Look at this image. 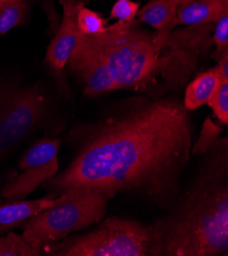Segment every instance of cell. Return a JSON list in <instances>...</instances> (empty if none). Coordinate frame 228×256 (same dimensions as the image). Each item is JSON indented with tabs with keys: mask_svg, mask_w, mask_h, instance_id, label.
I'll return each instance as SVG.
<instances>
[{
	"mask_svg": "<svg viewBox=\"0 0 228 256\" xmlns=\"http://www.w3.org/2000/svg\"><path fill=\"white\" fill-rule=\"evenodd\" d=\"M73 134L76 154L46 188L61 195L83 187L111 199L126 193L162 212L172 208L192 156L193 126L183 102L140 98Z\"/></svg>",
	"mask_w": 228,
	"mask_h": 256,
	"instance_id": "6da1fadb",
	"label": "cell"
},
{
	"mask_svg": "<svg viewBox=\"0 0 228 256\" xmlns=\"http://www.w3.org/2000/svg\"><path fill=\"white\" fill-rule=\"evenodd\" d=\"M193 180L153 224V256H218L228 253V141L205 152Z\"/></svg>",
	"mask_w": 228,
	"mask_h": 256,
	"instance_id": "7a4b0ae2",
	"label": "cell"
},
{
	"mask_svg": "<svg viewBox=\"0 0 228 256\" xmlns=\"http://www.w3.org/2000/svg\"><path fill=\"white\" fill-rule=\"evenodd\" d=\"M86 38L107 64L119 89L140 87L158 74L159 56L166 44L157 33L141 29L135 20H118L101 34Z\"/></svg>",
	"mask_w": 228,
	"mask_h": 256,
	"instance_id": "3957f363",
	"label": "cell"
},
{
	"mask_svg": "<svg viewBox=\"0 0 228 256\" xmlns=\"http://www.w3.org/2000/svg\"><path fill=\"white\" fill-rule=\"evenodd\" d=\"M110 200L88 188H71L58 196L52 206L24 222L22 236L43 252L50 245L98 224L107 214Z\"/></svg>",
	"mask_w": 228,
	"mask_h": 256,
	"instance_id": "277c9868",
	"label": "cell"
},
{
	"mask_svg": "<svg viewBox=\"0 0 228 256\" xmlns=\"http://www.w3.org/2000/svg\"><path fill=\"white\" fill-rule=\"evenodd\" d=\"M101 222V220H100ZM155 246L151 226L135 220L111 216L79 235L44 249L43 254L56 256H153Z\"/></svg>",
	"mask_w": 228,
	"mask_h": 256,
	"instance_id": "5b68a950",
	"label": "cell"
},
{
	"mask_svg": "<svg viewBox=\"0 0 228 256\" xmlns=\"http://www.w3.org/2000/svg\"><path fill=\"white\" fill-rule=\"evenodd\" d=\"M48 108L37 86L0 84V162L44 122Z\"/></svg>",
	"mask_w": 228,
	"mask_h": 256,
	"instance_id": "8992f818",
	"label": "cell"
},
{
	"mask_svg": "<svg viewBox=\"0 0 228 256\" xmlns=\"http://www.w3.org/2000/svg\"><path fill=\"white\" fill-rule=\"evenodd\" d=\"M59 138H43L24 153L19 160L22 172L10 180L0 191L3 197L26 199L41 184L59 172Z\"/></svg>",
	"mask_w": 228,
	"mask_h": 256,
	"instance_id": "52a82bcc",
	"label": "cell"
},
{
	"mask_svg": "<svg viewBox=\"0 0 228 256\" xmlns=\"http://www.w3.org/2000/svg\"><path fill=\"white\" fill-rule=\"evenodd\" d=\"M68 62L71 70L84 83L85 94L97 96L119 90L107 64L86 36L76 45Z\"/></svg>",
	"mask_w": 228,
	"mask_h": 256,
	"instance_id": "ba28073f",
	"label": "cell"
},
{
	"mask_svg": "<svg viewBox=\"0 0 228 256\" xmlns=\"http://www.w3.org/2000/svg\"><path fill=\"white\" fill-rule=\"evenodd\" d=\"M60 4L64 8L63 20L46 52V62L58 72L66 66L76 45L84 37L77 22L78 12L84 6V0H62Z\"/></svg>",
	"mask_w": 228,
	"mask_h": 256,
	"instance_id": "9c48e42d",
	"label": "cell"
},
{
	"mask_svg": "<svg viewBox=\"0 0 228 256\" xmlns=\"http://www.w3.org/2000/svg\"><path fill=\"white\" fill-rule=\"evenodd\" d=\"M57 201L54 197L40 199H11L0 203V235L8 233L24 222L52 206Z\"/></svg>",
	"mask_w": 228,
	"mask_h": 256,
	"instance_id": "30bf717a",
	"label": "cell"
},
{
	"mask_svg": "<svg viewBox=\"0 0 228 256\" xmlns=\"http://www.w3.org/2000/svg\"><path fill=\"white\" fill-rule=\"evenodd\" d=\"M181 0H151L138 12L139 20L157 30V35L166 44L177 24V6Z\"/></svg>",
	"mask_w": 228,
	"mask_h": 256,
	"instance_id": "8fae6325",
	"label": "cell"
},
{
	"mask_svg": "<svg viewBox=\"0 0 228 256\" xmlns=\"http://www.w3.org/2000/svg\"><path fill=\"white\" fill-rule=\"evenodd\" d=\"M228 4L222 0H181L177 6V24L204 26L216 22Z\"/></svg>",
	"mask_w": 228,
	"mask_h": 256,
	"instance_id": "7c38bea8",
	"label": "cell"
},
{
	"mask_svg": "<svg viewBox=\"0 0 228 256\" xmlns=\"http://www.w3.org/2000/svg\"><path fill=\"white\" fill-rule=\"evenodd\" d=\"M221 82L216 66L198 74L186 87L183 101L184 108L191 112L207 104Z\"/></svg>",
	"mask_w": 228,
	"mask_h": 256,
	"instance_id": "4fadbf2b",
	"label": "cell"
},
{
	"mask_svg": "<svg viewBox=\"0 0 228 256\" xmlns=\"http://www.w3.org/2000/svg\"><path fill=\"white\" fill-rule=\"evenodd\" d=\"M26 18L25 0H6L0 6V35H5Z\"/></svg>",
	"mask_w": 228,
	"mask_h": 256,
	"instance_id": "5bb4252c",
	"label": "cell"
},
{
	"mask_svg": "<svg viewBox=\"0 0 228 256\" xmlns=\"http://www.w3.org/2000/svg\"><path fill=\"white\" fill-rule=\"evenodd\" d=\"M43 252L33 247L22 235L12 231L0 237V256H39Z\"/></svg>",
	"mask_w": 228,
	"mask_h": 256,
	"instance_id": "9a60e30c",
	"label": "cell"
},
{
	"mask_svg": "<svg viewBox=\"0 0 228 256\" xmlns=\"http://www.w3.org/2000/svg\"><path fill=\"white\" fill-rule=\"evenodd\" d=\"M77 22L80 32L87 37L101 34L108 27L107 20L103 16L85 6L79 10Z\"/></svg>",
	"mask_w": 228,
	"mask_h": 256,
	"instance_id": "2e32d148",
	"label": "cell"
},
{
	"mask_svg": "<svg viewBox=\"0 0 228 256\" xmlns=\"http://www.w3.org/2000/svg\"><path fill=\"white\" fill-rule=\"evenodd\" d=\"M221 131V126L215 124L211 118H208L202 124L197 140L191 146V154H202V153H205L219 138Z\"/></svg>",
	"mask_w": 228,
	"mask_h": 256,
	"instance_id": "e0dca14e",
	"label": "cell"
},
{
	"mask_svg": "<svg viewBox=\"0 0 228 256\" xmlns=\"http://www.w3.org/2000/svg\"><path fill=\"white\" fill-rule=\"evenodd\" d=\"M220 122L228 124V82H221L213 97L207 104Z\"/></svg>",
	"mask_w": 228,
	"mask_h": 256,
	"instance_id": "ac0fdd59",
	"label": "cell"
},
{
	"mask_svg": "<svg viewBox=\"0 0 228 256\" xmlns=\"http://www.w3.org/2000/svg\"><path fill=\"white\" fill-rule=\"evenodd\" d=\"M213 42L216 46L214 58L217 60L228 51V8H225L216 22Z\"/></svg>",
	"mask_w": 228,
	"mask_h": 256,
	"instance_id": "d6986e66",
	"label": "cell"
},
{
	"mask_svg": "<svg viewBox=\"0 0 228 256\" xmlns=\"http://www.w3.org/2000/svg\"><path fill=\"white\" fill-rule=\"evenodd\" d=\"M140 8V4L133 0H117L112 8L110 18H116L119 22H129L135 20Z\"/></svg>",
	"mask_w": 228,
	"mask_h": 256,
	"instance_id": "ffe728a7",
	"label": "cell"
},
{
	"mask_svg": "<svg viewBox=\"0 0 228 256\" xmlns=\"http://www.w3.org/2000/svg\"><path fill=\"white\" fill-rule=\"evenodd\" d=\"M216 68L221 81L228 82V51L218 60V64L216 66Z\"/></svg>",
	"mask_w": 228,
	"mask_h": 256,
	"instance_id": "44dd1931",
	"label": "cell"
},
{
	"mask_svg": "<svg viewBox=\"0 0 228 256\" xmlns=\"http://www.w3.org/2000/svg\"><path fill=\"white\" fill-rule=\"evenodd\" d=\"M5 2H6V0H0V6H2Z\"/></svg>",
	"mask_w": 228,
	"mask_h": 256,
	"instance_id": "7402d4cb",
	"label": "cell"
},
{
	"mask_svg": "<svg viewBox=\"0 0 228 256\" xmlns=\"http://www.w3.org/2000/svg\"><path fill=\"white\" fill-rule=\"evenodd\" d=\"M62 2V0H60V2Z\"/></svg>",
	"mask_w": 228,
	"mask_h": 256,
	"instance_id": "603a6c76",
	"label": "cell"
}]
</instances>
